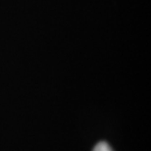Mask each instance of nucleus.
<instances>
[{"mask_svg":"<svg viewBox=\"0 0 151 151\" xmlns=\"http://www.w3.org/2000/svg\"><path fill=\"white\" fill-rule=\"evenodd\" d=\"M92 151H113V149L111 148V146L105 141H100L94 146Z\"/></svg>","mask_w":151,"mask_h":151,"instance_id":"nucleus-1","label":"nucleus"}]
</instances>
